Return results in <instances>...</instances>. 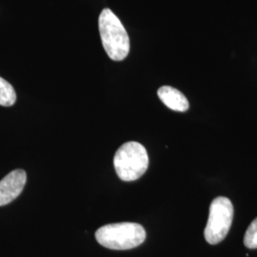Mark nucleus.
<instances>
[{
	"mask_svg": "<svg viewBox=\"0 0 257 257\" xmlns=\"http://www.w3.org/2000/svg\"><path fill=\"white\" fill-rule=\"evenodd\" d=\"M244 244L248 248H257V218L248 226L244 236Z\"/></svg>",
	"mask_w": 257,
	"mask_h": 257,
	"instance_id": "nucleus-8",
	"label": "nucleus"
},
{
	"mask_svg": "<svg viewBox=\"0 0 257 257\" xmlns=\"http://www.w3.org/2000/svg\"><path fill=\"white\" fill-rule=\"evenodd\" d=\"M27 182L26 172L18 169L0 181V207L13 202L22 193Z\"/></svg>",
	"mask_w": 257,
	"mask_h": 257,
	"instance_id": "nucleus-5",
	"label": "nucleus"
},
{
	"mask_svg": "<svg viewBox=\"0 0 257 257\" xmlns=\"http://www.w3.org/2000/svg\"><path fill=\"white\" fill-rule=\"evenodd\" d=\"M102 44L113 61H122L130 52V38L126 29L110 9L103 10L98 19Z\"/></svg>",
	"mask_w": 257,
	"mask_h": 257,
	"instance_id": "nucleus-1",
	"label": "nucleus"
},
{
	"mask_svg": "<svg viewBox=\"0 0 257 257\" xmlns=\"http://www.w3.org/2000/svg\"><path fill=\"white\" fill-rule=\"evenodd\" d=\"M233 219V206L227 197H216L211 204L208 223L204 230L206 241L211 245L220 243L229 233Z\"/></svg>",
	"mask_w": 257,
	"mask_h": 257,
	"instance_id": "nucleus-4",
	"label": "nucleus"
},
{
	"mask_svg": "<svg viewBox=\"0 0 257 257\" xmlns=\"http://www.w3.org/2000/svg\"><path fill=\"white\" fill-rule=\"evenodd\" d=\"M115 172L123 181H135L147 171L149 156L143 145L138 142H127L115 153L113 158Z\"/></svg>",
	"mask_w": 257,
	"mask_h": 257,
	"instance_id": "nucleus-3",
	"label": "nucleus"
},
{
	"mask_svg": "<svg viewBox=\"0 0 257 257\" xmlns=\"http://www.w3.org/2000/svg\"><path fill=\"white\" fill-rule=\"evenodd\" d=\"M17 101V93L14 87L0 77V106L11 107Z\"/></svg>",
	"mask_w": 257,
	"mask_h": 257,
	"instance_id": "nucleus-7",
	"label": "nucleus"
},
{
	"mask_svg": "<svg viewBox=\"0 0 257 257\" xmlns=\"http://www.w3.org/2000/svg\"><path fill=\"white\" fill-rule=\"evenodd\" d=\"M95 238L105 248L124 250L141 245L146 239V231L138 223H115L99 228L95 232Z\"/></svg>",
	"mask_w": 257,
	"mask_h": 257,
	"instance_id": "nucleus-2",
	"label": "nucleus"
},
{
	"mask_svg": "<svg viewBox=\"0 0 257 257\" xmlns=\"http://www.w3.org/2000/svg\"><path fill=\"white\" fill-rule=\"evenodd\" d=\"M157 95L166 106L175 111L189 110L190 104L182 92L171 86H163L158 89Z\"/></svg>",
	"mask_w": 257,
	"mask_h": 257,
	"instance_id": "nucleus-6",
	"label": "nucleus"
}]
</instances>
